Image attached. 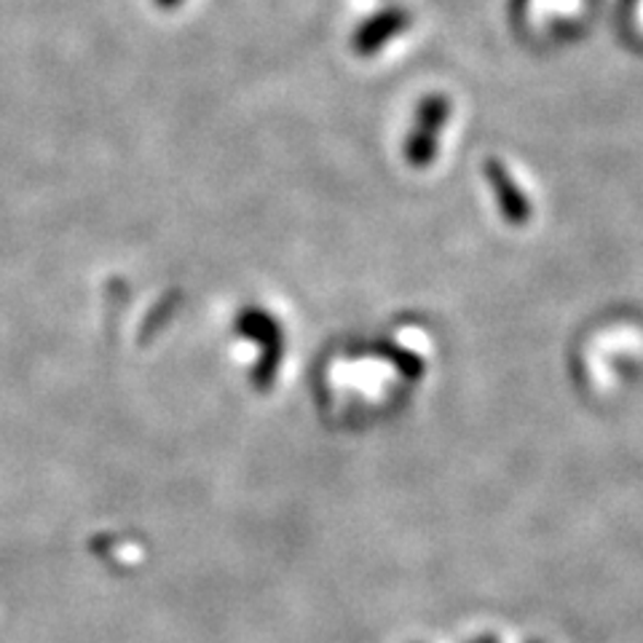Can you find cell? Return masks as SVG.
<instances>
[{
  "label": "cell",
  "instance_id": "obj_1",
  "mask_svg": "<svg viewBox=\"0 0 643 643\" xmlns=\"http://www.w3.org/2000/svg\"><path fill=\"white\" fill-rule=\"evenodd\" d=\"M451 113H454V105L445 94H426L416 107L413 129H410L402 145V156L413 169H424V166L434 164L440 151V135H443Z\"/></svg>",
  "mask_w": 643,
  "mask_h": 643
},
{
  "label": "cell",
  "instance_id": "obj_2",
  "mask_svg": "<svg viewBox=\"0 0 643 643\" xmlns=\"http://www.w3.org/2000/svg\"><path fill=\"white\" fill-rule=\"evenodd\" d=\"M482 175H486L488 186L493 190V199H496V207L499 212H502L504 223L526 225L528 220H531V201H528L521 183L512 177L507 164L499 159H488L486 164H482Z\"/></svg>",
  "mask_w": 643,
  "mask_h": 643
},
{
  "label": "cell",
  "instance_id": "obj_3",
  "mask_svg": "<svg viewBox=\"0 0 643 643\" xmlns=\"http://www.w3.org/2000/svg\"><path fill=\"white\" fill-rule=\"evenodd\" d=\"M410 27V14L408 11L397 9V5H389V9L378 11L371 20L362 22L354 33V51L362 54V57H373L381 49L391 44L397 35H402L405 30Z\"/></svg>",
  "mask_w": 643,
  "mask_h": 643
},
{
  "label": "cell",
  "instance_id": "obj_4",
  "mask_svg": "<svg viewBox=\"0 0 643 643\" xmlns=\"http://www.w3.org/2000/svg\"><path fill=\"white\" fill-rule=\"evenodd\" d=\"M375 354H381L384 360H389L391 365H395L397 371H400L408 381H419L426 371L424 360H421L416 351L397 347V343H378V347H375Z\"/></svg>",
  "mask_w": 643,
  "mask_h": 643
},
{
  "label": "cell",
  "instance_id": "obj_5",
  "mask_svg": "<svg viewBox=\"0 0 643 643\" xmlns=\"http://www.w3.org/2000/svg\"><path fill=\"white\" fill-rule=\"evenodd\" d=\"M161 3H177V0H161Z\"/></svg>",
  "mask_w": 643,
  "mask_h": 643
}]
</instances>
